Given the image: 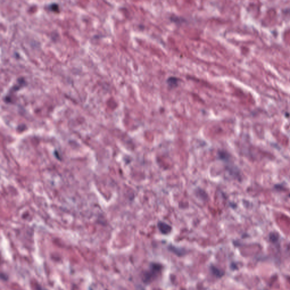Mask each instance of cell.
<instances>
[{
	"label": "cell",
	"mask_w": 290,
	"mask_h": 290,
	"mask_svg": "<svg viewBox=\"0 0 290 290\" xmlns=\"http://www.w3.org/2000/svg\"><path fill=\"white\" fill-rule=\"evenodd\" d=\"M162 270V266L158 264H151L150 267V269L146 271L144 275L143 280L144 282L148 283L154 279L158 274L160 273Z\"/></svg>",
	"instance_id": "1"
},
{
	"label": "cell",
	"mask_w": 290,
	"mask_h": 290,
	"mask_svg": "<svg viewBox=\"0 0 290 290\" xmlns=\"http://www.w3.org/2000/svg\"><path fill=\"white\" fill-rule=\"evenodd\" d=\"M158 226H159L160 231L163 234H168L171 231V227L166 223L161 222V223H159Z\"/></svg>",
	"instance_id": "2"
},
{
	"label": "cell",
	"mask_w": 290,
	"mask_h": 290,
	"mask_svg": "<svg viewBox=\"0 0 290 290\" xmlns=\"http://www.w3.org/2000/svg\"><path fill=\"white\" fill-rule=\"evenodd\" d=\"M210 270L212 273L217 277H222L224 274L223 271H222L218 269L217 267H215L214 266H210Z\"/></svg>",
	"instance_id": "3"
}]
</instances>
